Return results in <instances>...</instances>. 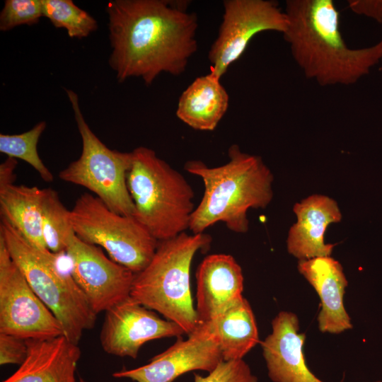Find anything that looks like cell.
Returning <instances> with one entry per match:
<instances>
[{
  "label": "cell",
  "instance_id": "1",
  "mask_svg": "<svg viewBox=\"0 0 382 382\" xmlns=\"http://www.w3.org/2000/svg\"><path fill=\"white\" fill-rule=\"evenodd\" d=\"M187 3L111 0L106 6L111 53L118 82L132 77L151 85L162 73L179 76L197 50L198 19Z\"/></svg>",
  "mask_w": 382,
  "mask_h": 382
},
{
  "label": "cell",
  "instance_id": "2",
  "mask_svg": "<svg viewBox=\"0 0 382 382\" xmlns=\"http://www.w3.org/2000/svg\"><path fill=\"white\" fill-rule=\"evenodd\" d=\"M284 11L288 25L283 36L292 57L320 86L354 84L381 62L382 39L369 47L347 46L332 0H288Z\"/></svg>",
  "mask_w": 382,
  "mask_h": 382
},
{
  "label": "cell",
  "instance_id": "3",
  "mask_svg": "<svg viewBox=\"0 0 382 382\" xmlns=\"http://www.w3.org/2000/svg\"><path fill=\"white\" fill-rule=\"evenodd\" d=\"M228 156L225 164L216 167L199 160L185 163V170L200 178L204 187L190 219L194 234L217 222L235 233H246L248 209H264L272 199L273 175L260 156L242 151L237 144L229 147Z\"/></svg>",
  "mask_w": 382,
  "mask_h": 382
},
{
  "label": "cell",
  "instance_id": "4",
  "mask_svg": "<svg viewBox=\"0 0 382 382\" xmlns=\"http://www.w3.org/2000/svg\"><path fill=\"white\" fill-rule=\"evenodd\" d=\"M131 152L127 185L134 205L133 216L158 241L185 232L195 209L190 184L153 149L139 146Z\"/></svg>",
  "mask_w": 382,
  "mask_h": 382
},
{
  "label": "cell",
  "instance_id": "5",
  "mask_svg": "<svg viewBox=\"0 0 382 382\" xmlns=\"http://www.w3.org/2000/svg\"><path fill=\"white\" fill-rule=\"evenodd\" d=\"M206 233L186 232L158 241L146 267L135 274L130 296L190 334L198 325L190 289V268L196 253L209 247Z\"/></svg>",
  "mask_w": 382,
  "mask_h": 382
},
{
  "label": "cell",
  "instance_id": "6",
  "mask_svg": "<svg viewBox=\"0 0 382 382\" xmlns=\"http://www.w3.org/2000/svg\"><path fill=\"white\" fill-rule=\"evenodd\" d=\"M0 236L31 288L60 322L64 335L78 344L83 333L94 327L97 314L70 271L59 269L61 254L35 248L4 218Z\"/></svg>",
  "mask_w": 382,
  "mask_h": 382
},
{
  "label": "cell",
  "instance_id": "7",
  "mask_svg": "<svg viewBox=\"0 0 382 382\" xmlns=\"http://www.w3.org/2000/svg\"><path fill=\"white\" fill-rule=\"evenodd\" d=\"M65 91L81 138L82 150L78 159L59 173V178L88 189L112 211L133 216L134 205L127 185L132 152L110 149L103 144L86 122L77 93L71 89Z\"/></svg>",
  "mask_w": 382,
  "mask_h": 382
},
{
  "label": "cell",
  "instance_id": "8",
  "mask_svg": "<svg viewBox=\"0 0 382 382\" xmlns=\"http://www.w3.org/2000/svg\"><path fill=\"white\" fill-rule=\"evenodd\" d=\"M70 221L77 237L104 248L110 258L135 274L149 263L158 244L133 216L112 211L89 193L76 199Z\"/></svg>",
  "mask_w": 382,
  "mask_h": 382
},
{
  "label": "cell",
  "instance_id": "9",
  "mask_svg": "<svg viewBox=\"0 0 382 382\" xmlns=\"http://www.w3.org/2000/svg\"><path fill=\"white\" fill-rule=\"evenodd\" d=\"M0 332L24 339L64 335L60 322L31 288L1 236Z\"/></svg>",
  "mask_w": 382,
  "mask_h": 382
},
{
  "label": "cell",
  "instance_id": "10",
  "mask_svg": "<svg viewBox=\"0 0 382 382\" xmlns=\"http://www.w3.org/2000/svg\"><path fill=\"white\" fill-rule=\"evenodd\" d=\"M218 35L208 52L210 73L221 77L243 54L258 33L283 34L288 25L284 11L270 0H225Z\"/></svg>",
  "mask_w": 382,
  "mask_h": 382
},
{
  "label": "cell",
  "instance_id": "11",
  "mask_svg": "<svg viewBox=\"0 0 382 382\" xmlns=\"http://www.w3.org/2000/svg\"><path fill=\"white\" fill-rule=\"evenodd\" d=\"M65 253L72 277L97 315L130 296L135 273L108 258L100 247L83 241L74 231Z\"/></svg>",
  "mask_w": 382,
  "mask_h": 382
},
{
  "label": "cell",
  "instance_id": "12",
  "mask_svg": "<svg viewBox=\"0 0 382 382\" xmlns=\"http://www.w3.org/2000/svg\"><path fill=\"white\" fill-rule=\"evenodd\" d=\"M105 313L100 342L104 352L114 356L135 359L149 341L185 334L177 323L162 319L131 296Z\"/></svg>",
  "mask_w": 382,
  "mask_h": 382
},
{
  "label": "cell",
  "instance_id": "13",
  "mask_svg": "<svg viewBox=\"0 0 382 382\" xmlns=\"http://www.w3.org/2000/svg\"><path fill=\"white\" fill-rule=\"evenodd\" d=\"M216 340L204 323H199L187 339L180 337L168 349L141 366L114 372L117 378L137 382H172L195 370L210 372L223 361Z\"/></svg>",
  "mask_w": 382,
  "mask_h": 382
},
{
  "label": "cell",
  "instance_id": "14",
  "mask_svg": "<svg viewBox=\"0 0 382 382\" xmlns=\"http://www.w3.org/2000/svg\"><path fill=\"white\" fill-rule=\"evenodd\" d=\"M272 331L262 342L268 376L274 382H323L306 365L303 353L306 334L299 331L297 316L280 311L272 321Z\"/></svg>",
  "mask_w": 382,
  "mask_h": 382
},
{
  "label": "cell",
  "instance_id": "15",
  "mask_svg": "<svg viewBox=\"0 0 382 382\" xmlns=\"http://www.w3.org/2000/svg\"><path fill=\"white\" fill-rule=\"evenodd\" d=\"M196 278L198 324L212 320L243 296L242 269L231 255L205 257L197 268Z\"/></svg>",
  "mask_w": 382,
  "mask_h": 382
},
{
  "label": "cell",
  "instance_id": "16",
  "mask_svg": "<svg viewBox=\"0 0 382 382\" xmlns=\"http://www.w3.org/2000/svg\"><path fill=\"white\" fill-rule=\"evenodd\" d=\"M297 221L289 228L286 248L299 260L330 256L335 245L325 243L324 234L332 223L341 221L336 201L322 195H313L294 204Z\"/></svg>",
  "mask_w": 382,
  "mask_h": 382
},
{
  "label": "cell",
  "instance_id": "17",
  "mask_svg": "<svg viewBox=\"0 0 382 382\" xmlns=\"http://www.w3.org/2000/svg\"><path fill=\"white\" fill-rule=\"evenodd\" d=\"M297 267L320 297L319 330L339 334L351 329V318L343 302L348 282L341 264L330 256H325L299 260Z\"/></svg>",
  "mask_w": 382,
  "mask_h": 382
},
{
  "label": "cell",
  "instance_id": "18",
  "mask_svg": "<svg viewBox=\"0 0 382 382\" xmlns=\"http://www.w3.org/2000/svg\"><path fill=\"white\" fill-rule=\"evenodd\" d=\"M28 354L19 368L2 382H76L81 352L64 335L26 339Z\"/></svg>",
  "mask_w": 382,
  "mask_h": 382
},
{
  "label": "cell",
  "instance_id": "19",
  "mask_svg": "<svg viewBox=\"0 0 382 382\" xmlns=\"http://www.w3.org/2000/svg\"><path fill=\"white\" fill-rule=\"evenodd\" d=\"M228 105L229 96L220 79L209 72L197 77L182 93L176 115L194 129L213 131Z\"/></svg>",
  "mask_w": 382,
  "mask_h": 382
},
{
  "label": "cell",
  "instance_id": "20",
  "mask_svg": "<svg viewBox=\"0 0 382 382\" xmlns=\"http://www.w3.org/2000/svg\"><path fill=\"white\" fill-rule=\"evenodd\" d=\"M202 323L214 335L224 361L243 359L259 342L254 313L243 296Z\"/></svg>",
  "mask_w": 382,
  "mask_h": 382
},
{
  "label": "cell",
  "instance_id": "21",
  "mask_svg": "<svg viewBox=\"0 0 382 382\" xmlns=\"http://www.w3.org/2000/svg\"><path fill=\"white\" fill-rule=\"evenodd\" d=\"M43 189L14 183L0 185L1 217L35 248L50 251L42 234V199Z\"/></svg>",
  "mask_w": 382,
  "mask_h": 382
},
{
  "label": "cell",
  "instance_id": "22",
  "mask_svg": "<svg viewBox=\"0 0 382 382\" xmlns=\"http://www.w3.org/2000/svg\"><path fill=\"white\" fill-rule=\"evenodd\" d=\"M42 222L47 249L54 254L64 253L67 240L74 232L70 211L63 205L57 192L52 188L43 189Z\"/></svg>",
  "mask_w": 382,
  "mask_h": 382
},
{
  "label": "cell",
  "instance_id": "23",
  "mask_svg": "<svg viewBox=\"0 0 382 382\" xmlns=\"http://www.w3.org/2000/svg\"><path fill=\"white\" fill-rule=\"evenodd\" d=\"M43 17L71 38L82 39L98 29L96 20L72 0H42Z\"/></svg>",
  "mask_w": 382,
  "mask_h": 382
},
{
  "label": "cell",
  "instance_id": "24",
  "mask_svg": "<svg viewBox=\"0 0 382 382\" xmlns=\"http://www.w3.org/2000/svg\"><path fill=\"white\" fill-rule=\"evenodd\" d=\"M46 128L41 121L32 129L19 134H0V152L14 158L21 159L30 164L45 182H52L53 175L41 160L37 144Z\"/></svg>",
  "mask_w": 382,
  "mask_h": 382
},
{
  "label": "cell",
  "instance_id": "25",
  "mask_svg": "<svg viewBox=\"0 0 382 382\" xmlns=\"http://www.w3.org/2000/svg\"><path fill=\"white\" fill-rule=\"evenodd\" d=\"M43 17L42 0H6L0 13V30L33 25Z\"/></svg>",
  "mask_w": 382,
  "mask_h": 382
},
{
  "label": "cell",
  "instance_id": "26",
  "mask_svg": "<svg viewBox=\"0 0 382 382\" xmlns=\"http://www.w3.org/2000/svg\"><path fill=\"white\" fill-rule=\"evenodd\" d=\"M195 382H257L249 366L243 360H223L207 376L194 374Z\"/></svg>",
  "mask_w": 382,
  "mask_h": 382
},
{
  "label": "cell",
  "instance_id": "27",
  "mask_svg": "<svg viewBox=\"0 0 382 382\" xmlns=\"http://www.w3.org/2000/svg\"><path fill=\"white\" fill-rule=\"evenodd\" d=\"M28 354L26 339L0 332V364H19L25 359Z\"/></svg>",
  "mask_w": 382,
  "mask_h": 382
},
{
  "label": "cell",
  "instance_id": "28",
  "mask_svg": "<svg viewBox=\"0 0 382 382\" xmlns=\"http://www.w3.org/2000/svg\"><path fill=\"white\" fill-rule=\"evenodd\" d=\"M348 6L353 13L382 23V0H350Z\"/></svg>",
  "mask_w": 382,
  "mask_h": 382
},
{
  "label": "cell",
  "instance_id": "29",
  "mask_svg": "<svg viewBox=\"0 0 382 382\" xmlns=\"http://www.w3.org/2000/svg\"><path fill=\"white\" fill-rule=\"evenodd\" d=\"M16 158L8 157L0 166V185L13 183L16 179Z\"/></svg>",
  "mask_w": 382,
  "mask_h": 382
},
{
  "label": "cell",
  "instance_id": "30",
  "mask_svg": "<svg viewBox=\"0 0 382 382\" xmlns=\"http://www.w3.org/2000/svg\"><path fill=\"white\" fill-rule=\"evenodd\" d=\"M79 382H86L85 380H83L82 378H79Z\"/></svg>",
  "mask_w": 382,
  "mask_h": 382
},
{
  "label": "cell",
  "instance_id": "31",
  "mask_svg": "<svg viewBox=\"0 0 382 382\" xmlns=\"http://www.w3.org/2000/svg\"><path fill=\"white\" fill-rule=\"evenodd\" d=\"M380 63H381V71H382V58H381V62H380Z\"/></svg>",
  "mask_w": 382,
  "mask_h": 382
},
{
  "label": "cell",
  "instance_id": "32",
  "mask_svg": "<svg viewBox=\"0 0 382 382\" xmlns=\"http://www.w3.org/2000/svg\"><path fill=\"white\" fill-rule=\"evenodd\" d=\"M375 382H382V381H375Z\"/></svg>",
  "mask_w": 382,
  "mask_h": 382
}]
</instances>
